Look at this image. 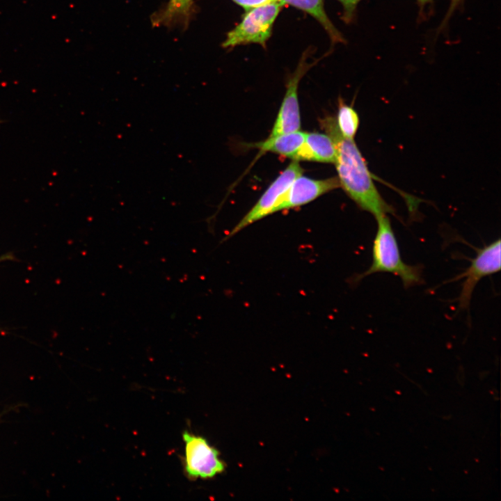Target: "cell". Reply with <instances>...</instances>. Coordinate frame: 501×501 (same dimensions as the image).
Segmentation results:
<instances>
[{
	"label": "cell",
	"mask_w": 501,
	"mask_h": 501,
	"mask_svg": "<svg viewBox=\"0 0 501 501\" xmlns=\"http://www.w3.org/2000/svg\"><path fill=\"white\" fill-rule=\"evenodd\" d=\"M238 6L242 7L246 11L263 4L278 0H232Z\"/></svg>",
	"instance_id": "15"
},
{
	"label": "cell",
	"mask_w": 501,
	"mask_h": 501,
	"mask_svg": "<svg viewBox=\"0 0 501 501\" xmlns=\"http://www.w3.org/2000/svg\"><path fill=\"white\" fill-rule=\"evenodd\" d=\"M431 1H432V0H417V1L418 2L419 5L421 6H424L425 4L429 3V2Z\"/></svg>",
	"instance_id": "17"
},
{
	"label": "cell",
	"mask_w": 501,
	"mask_h": 501,
	"mask_svg": "<svg viewBox=\"0 0 501 501\" xmlns=\"http://www.w3.org/2000/svg\"><path fill=\"white\" fill-rule=\"evenodd\" d=\"M1 414H0V417H1Z\"/></svg>",
	"instance_id": "18"
},
{
	"label": "cell",
	"mask_w": 501,
	"mask_h": 501,
	"mask_svg": "<svg viewBox=\"0 0 501 501\" xmlns=\"http://www.w3.org/2000/svg\"><path fill=\"white\" fill-rule=\"evenodd\" d=\"M283 6L276 1L246 11L238 25L228 33L222 46L230 48L256 43L264 47Z\"/></svg>",
	"instance_id": "3"
},
{
	"label": "cell",
	"mask_w": 501,
	"mask_h": 501,
	"mask_svg": "<svg viewBox=\"0 0 501 501\" xmlns=\"http://www.w3.org/2000/svg\"><path fill=\"white\" fill-rule=\"evenodd\" d=\"M303 172L299 161H292L269 186L260 196L255 205L239 221V222L226 235L223 241L228 239L248 225L267 216L274 213L280 198L286 192L293 180Z\"/></svg>",
	"instance_id": "4"
},
{
	"label": "cell",
	"mask_w": 501,
	"mask_h": 501,
	"mask_svg": "<svg viewBox=\"0 0 501 501\" xmlns=\"http://www.w3.org/2000/svg\"><path fill=\"white\" fill-rule=\"evenodd\" d=\"M283 6H291L314 17L327 32L333 44L345 42L341 33L333 25L324 9V0H278Z\"/></svg>",
	"instance_id": "12"
},
{
	"label": "cell",
	"mask_w": 501,
	"mask_h": 501,
	"mask_svg": "<svg viewBox=\"0 0 501 501\" xmlns=\"http://www.w3.org/2000/svg\"><path fill=\"white\" fill-rule=\"evenodd\" d=\"M194 0H169L161 10L152 17L155 26L170 27L176 24L187 26L193 13Z\"/></svg>",
	"instance_id": "11"
},
{
	"label": "cell",
	"mask_w": 501,
	"mask_h": 501,
	"mask_svg": "<svg viewBox=\"0 0 501 501\" xmlns=\"http://www.w3.org/2000/svg\"><path fill=\"white\" fill-rule=\"evenodd\" d=\"M320 124L336 147L334 164L340 187L361 209L369 212L375 218L394 214L393 208L378 191L373 175L354 139L346 138L341 135L333 117H326Z\"/></svg>",
	"instance_id": "1"
},
{
	"label": "cell",
	"mask_w": 501,
	"mask_h": 501,
	"mask_svg": "<svg viewBox=\"0 0 501 501\" xmlns=\"http://www.w3.org/2000/svg\"><path fill=\"white\" fill-rule=\"evenodd\" d=\"M335 120L341 135L346 138L354 139L359 127V116L351 106L345 104L342 100L339 101Z\"/></svg>",
	"instance_id": "13"
},
{
	"label": "cell",
	"mask_w": 501,
	"mask_h": 501,
	"mask_svg": "<svg viewBox=\"0 0 501 501\" xmlns=\"http://www.w3.org/2000/svg\"><path fill=\"white\" fill-rule=\"evenodd\" d=\"M463 1V0H451L450 8L445 17V19L443 22V24H445V22L448 20V19L452 15L455 9H456L462 3Z\"/></svg>",
	"instance_id": "16"
},
{
	"label": "cell",
	"mask_w": 501,
	"mask_h": 501,
	"mask_svg": "<svg viewBox=\"0 0 501 501\" xmlns=\"http://www.w3.org/2000/svg\"><path fill=\"white\" fill-rule=\"evenodd\" d=\"M184 470L191 479H209L223 472L225 464L206 439L184 431Z\"/></svg>",
	"instance_id": "5"
},
{
	"label": "cell",
	"mask_w": 501,
	"mask_h": 501,
	"mask_svg": "<svg viewBox=\"0 0 501 501\" xmlns=\"http://www.w3.org/2000/svg\"><path fill=\"white\" fill-rule=\"evenodd\" d=\"M309 51L308 49L302 55L295 71L288 79L287 90L269 136L300 130L298 87L301 78L313 65L307 62Z\"/></svg>",
	"instance_id": "7"
},
{
	"label": "cell",
	"mask_w": 501,
	"mask_h": 501,
	"mask_svg": "<svg viewBox=\"0 0 501 501\" xmlns=\"http://www.w3.org/2000/svg\"><path fill=\"white\" fill-rule=\"evenodd\" d=\"M342 6L343 13L342 18L346 23L353 21L358 3L361 0H337Z\"/></svg>",
	"instance_id": "14"
},
{
	"label": "cell",
	"mask_w": 501,
	"mask_h": 501,
	"mask_svg": "<svg viewBox=\"0 0 501 501\" xmlns=\"http://www.w3.org/2000/svg\"><path fill=\"white\" fill-rule=\"evenodd\" d=\"M500 239H498L478 249L470 267L463 273L449 280L452 282L463 279L461 291L457 299L459 308H468L475 287L482 278L500 271Z\"/></svg>",
	"instance_id": "6"
},
{
	"label": "cell",
	"mask_w": 501,
	"mask_h": 501,
	"mask_svg": "<svg viewBox=\"0 0 501 501\" xmlns=\"http://www.w3.org/2000/svg\"><path fill=\"white\" fill-rule=\"evenodd\" d=\"M305 134L306 132L301 130L280 134L246 145L259 149L262 152H271L292 159L303 144Z\"/></svg>",
	"instance_id": "10"
},
{
	"label": "cell",
	"mask_w": 501,
	"mask_h": 501,
	"mask_svg": "<svg viewBox=\"0 0 501 501\" xmlns=\"http://www.w3.org/2000/svg\"><path fill=\"white\" fill-rule=\"evenodd\" d=\"M337 150L331 137L327 134L310 132L292 160L334 164Z\"/></svg>",
	"instance_id": "9"
},
{
	"label": "cell",
	"mask_w": 501,
	"mask_h": 501,
	"mask_svg": "<svg viewBox=\"0 0 501 501\" xmlns=\"http://www.w3.org/2000/svg\"><path fill=\"white\" fill-rule=\"evenodd\" d=\"M340 187L337 177L315 180L300 175L280 198L274 213L304 205L321 195Z\"/></svg>",
	"instance_id": "8"
},
{
	"label": "cell",
	"mask_w": 501,
	"mask_h": 501,
	"mask_svg": "<svg viewBox=\"0 0 501 501\" xmlns=\"http://www.w3.org/2000/svg\"><path fill=\"white\" fill-rule=\"evenodd\" d=\"M377 230L372 246V261L369 268L358 276L356 280L376 273H390L399 277L405 288L422 282V268L405 263L401 257L398 243L387 214L376 218Z\"/></svg>",
	"instance_id": "2"
}]
</instances>
